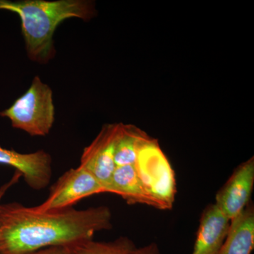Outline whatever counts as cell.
Returning <instances> with one entry per match:
<instances>
[{
	"instance_id": "6da1fadb",
	"label": "cell",
	"mask_w": 254,
	"mask_h": 254,
	"mask_svg": "<svg viewBox=\"0 0 254 254\" xmlns=\"http://www.w3.org/2000/svg\"><path fill=\"white\" fill-rule=\"evenodd\" d=\"M108 207L73 208L41 212L21 203H0V254H25L93 240L95 232L110 230Z\"/></svg>"
},
{
	"instance_id": "7a4b0ae2",
	"label": "cell",
	"mask_w": 254,
	"mask_h": 254,
	"mask_svg": "<svg viewBox=\"0 0 254 254\" xmlns=\"http://www.w3.org/2000/svg\"><path fill=\"white\" fill-rule=\"evenodd\" d=\"M0 10L18 14L28 58L41 64L55 58L53 36L60 23L70 18L89 21L97 14L90 0H0Z\"/></svg>"
},
{
	"instance_id": "3957f363",
	"label": "cell",
	"mask_w": 254,
	"mask_h": 254,
	"mask_svg": "<svg viewBox=\"0 0 254 254\" xmlns=\"http://www.w3.org/2000/svg\"><path fill=\"white\" fill-rule=\"evenodd\" d=\"M0 115L9 119L14 128L32 136H46L55 122L53 91L39 76H35L28 91Z\"/></svg>"
},
{
	"instance_id": "277c9868",
	"label": "cell",
	"mask_w": 254,
	"mask_h": 254,
	"mask_svg": "<svg viewBox=\"0 0 254 254\" xmlns=\"http://www.w3.org/2000/svg\"><path fill=\"white\" fill-rule=\"evenodd\" d=\"M134 166L143 185L163 209L171 208L176 191L175 174L157 140L148 135L141 140Z\"/></svg>"
},
{
	"instance_id": "5b68a950",
	"label": "cell",
	"mask_w": 254,
	"mask_h": 254,
	"mask_svg": "<svg viewBox=\"0 0 254 254\" xmlns=\"http://www.w3.org/2000/svg\"><path fill=\"white\" fill-rule=\"evenodd\" d=\"M101 193H105L104 187L79 165L64 173L52 186L48 198L34 208L41 212L64 210L72 208L83 198Z\"/></svg>"
},
{
	"instance_id": "8992f818",
	"label": "cell",
	"mask_w": 254,
	"mask_h": 254,
	"mask_svg": "<svg viewBox=\"0 0 254 254\" xmlns=\"http://www.w3.org/2000/svg\"><path fill=\"white\" fill-rule=\"evenodd\" d=\"M120 123L105 125L81 155L80 166L86 169L104 187L105 193L115 169V146Z\"/></svg>"
},
{
	"instance_id": "52a82bcc",
	"label": "cell",
	"mask_w": 254,
	"mask_h": 254,
	"mask_svg": "<svg viewBox=\"0 0 254 254\" xmlns=\"http://www.w3.org/2000/svg\"><path fill=\"white\" fill-rule=\"evenodd\" d=\"M254 184V158L235 169L226 183L218 190L215 204L232 220L251 202Z\"/></svg>"
},
{
	"instance_id": "ba28073f",
	"label": "cell",
	"mask_w": 254,
	"mask_h": 254,
	"mask_svg": "<svg viewBox=\"0 0 254 254\" xmlns=\"http://www.w3.org/2000/svg\"><path fill=\"white\" fill-rule=\"evenodd\" d=\"M51 155L43 150L31 153H18L0 146V164L16 169L34 190L46 188L53 175Z\"/></svg>"
},
{
	"instance_id": "9c48e42d",
	"label": "cell",
	"mask_w": 254,
	"mask_h": 254,
	"mask_svg": "<svg viewBox=\"0 0 254 254\" xmlns=\"http://www.w3.org/2000/svg\"><path fill=\"white\" fill-rule=\"evenodd\" d=\"M230 220L215 203L208 205L200 219L192 254H218L230 230Z\"/></svg>"
},
{
	"instance_id": "30bf717a",
	"label": "cell",
	"mask_w": 254,
	"mask_h": 254,
	"mask_svg": "<svg viewBox=\"0 0 254 254\" xmlns=\"http://www.w3.org/2000/svg\"><path fill=\"white\" fill-rule=\"evenodd\" d=\"M106 192L120 195L128 204L141 203L163 209L160 202L143 185L134 165L117 167Z\"/></svg>"
},
{
	"instance_id": "8fae6325",
	"label": "cell",
	"mask_w": 254,
	"mask_h": 254,
	"mask_svg": "<svg viewBox=\"0 0 254 254\" xmlns=\"http://www.w3.org/2000/svg\"><path fill=\"white\" fill-rule=\"evenodd\" d=\"M254 248V208L250 202L232 219L230 230L218 254H252Z\"/></svg>"
},
{
	"instance_id": "7c38bea8",
	"label": "cell",
	"mask_w": 254,
	"mask_h": 254,
	"mask_svg": "<svg viewBox=\"0 0 254 254\" xmlns=\"http://www.w3.org/2000/svg\"><path fill=\"white\" fill-rule=\"evenodd\" d=\"M146 136V133L138 127L120 123L114 155L116 167L134 165L138 145Z\"/></svg>"
},
{
	"instance_id": "4fadbf2b",
	"label": "cell",
	"mask_w": 254,
	"mask_h": 254,
	"mask_svg": "<svg viewBox=\"0 0 254 254\" xmlns=\"http://www.w3.org/2000/svg\"><path fill=\"white\" fill-rule=\"evenodd\" d=\"M73 254H132L136 247L127 237H120L113 242L86 241L71 247Z\"/></svg>"
},
{
	"instance_id": "5bb4252c",
	"label": "cell",
	"mask_w": 254,
	"mask_h": 254,
	"mask_svg": "<svg viewBox=\"0 0 254 254\" xmlns=\"http://www.w3.org/2000/svg\"><path fill=\"white\" fill-rule=\"evenodd\" d=\"M25 254H73L72 249L66 246H55Z\"/></svg>"
},
{
	"instance_id": "9a60e30c",
	"label": "cell",
	"mask_w": 254,
	"mask_h": 254,
	"mask_svg": "<svg viewBox=\"0 0 254 254\" xmlns=\"http://www.w3.org/2000/svg\"><path fill=\"white\" fill-rule=\"evenodd\" d=\"M132 254H161L159 250L158 245L151 243L145 247L137 248Z\"/></svg>"
},
{
	"instance_id": "2e32d148",
	"label": "cell",
	"mask_w": 254,
	"mask_h": 254,
	"mask_svg": "<svg viewBox=\"0 0 254 254\" xmlns=\"http://www.w3.org/2000/svg\"><path fill=\"white\" fill-rule=\"evenodd\" d=\"M21 177L22 176H21V174L16 171L12 178H11L7 183L4 184V185H3L2 186L0 187V201H1V198H3L6 192L9 190V189L11 188L15 184L17 183L18 180H19V179L21 178Z\"/></svg>"
}]
</instances>
